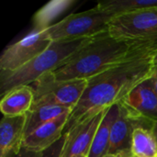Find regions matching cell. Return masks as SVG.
<instances>
[{
	"label": "cell",
	"instance_id": "obj_1",
	"mask_svg": "<svg viewBox=\"0 0 157 157\" xmlns=\"http://www.w3.org/2000/svg\"><path fill=\"white\" fill-rule=\"evenodd\" d=\"M156 51L139 53L89 78L85 92L69 116L63 134L82 120L120 103L139 83L149 77Z\"/></svg>",
	"mask_w": 157,
	"mask_h": 157
},
{
	"label": "cell",
	"instance_id": "obj_2",
	"mask_svg": "<svg viewBox=\"0 0 157 157\" xmlns=\"http://www.w3.org/2000/svg\"><path fill=\"white\" fill-rule=\"evenodd\" d=\"M153 49H157V40H121L106 31L90 38L52 75L58 80H88L131 57Z\"/></svg>",
	"mask_w": 157,
	"mask_h": 157
},
{
	"label": "cell",
	"instance_id": "obj_3",
	"mask_svg": "<svg viewBox=\"0 0 157 157\" xmlns=\"http://www.w3.org/2000/svg\"><path fill=\"white\" fill-rule=\"evenodd\" d=\"M89 39L52 41L43 52L21 68L10 73H0L1 96L15 87L29 86L40 76L53 73L63 66Z\"/></svg>",
	"mask_w": 157,
	"mask_h": 157
},
{
	"label": "cell",
	"instance_id": "obj_4",
	"mask_svg": "<svg viewBox=\"0 0 157 157\" xmlns=\"http://www.w3.org/2000/svg\"><path fill=\"white\" fill-rule=\"evenodd\" d=\"M115 16L96 6L76 14H71L59 22L49 25L46 32L52 41L88 39L109 31Z\"/></svg>",
	"mask_w": 157,
	"mask_h": 157
},
{
	"label": "cell",
	"instance_id": "obj_5",
	"mask_svg": "<svg viewBox=\"0 0 157 157\" xmlns=\"http://www.w3.org/2000/svg\"><path fill=\"white\" fill-rule=\"evenodd\" d=\"M87 80H58L46 74L29 85L34 92L32 106L54 103L74 109L86 90Z\"/></svg>",
	"mask_w": 157,
	"mask_h": 157
},
{
	"label": "cell",
	"instance_id": "obj_6",
	"mask_svg": "<svg viewBox=\"0 0 157 157\" xmlns=\"http://www.w3.org/2000/svg\"><path fill=\"white\" fill-rule=\"evenodd\" d=\"M109 32L121 40L156 41L157 6L115 16Z\"/></svg>",
	"mask_w": 157,
	"mask_h": 157
},
{
	"label": "cell",
	"instance_id": "obj_7",
	"mask_svg": "<svg viewBox=\"0 0 157 157\" xmlns=\"http://www.w3.org/2000/svg\"><path fill=\"white\" fill-rule=\"evenodd\" d=\"M46 28L38 27L18 41L8 45L0 57V73L14 72L43 52L52 43Z\"/></svg>",
	"mask_w": 157,
	"mask_h": 157
},
{
	"label": "cell",
	"instance_id": "obj_8",
	"mask_svg": "<svg viewBox=\"0 0 157 157\" xmlns=\"http://www.w3.org/2000/svg\"><path fill=\"white\" fill-rule=\"evenodd\" d=\"M120 112L113 123L109 155H121L130 152L131 141L133 131L137 127H153V121L138 115L123 102L119 103Z\"/></svg>",
	"mask_w": 157,
	"mask_h": 157
},
{
	"label": "cell",
	"instance_id": "obj_9",
	"mask_svg": "<svg viewBox=\"0 0 157 157\" xmlns=\"http://www.w3.org/2000/svg\"><path fill=\"white\" fill-rule=\"evenodd\" d=\"M106 110L107 109L82 120L65 133L66 140L61 157H87Z\"/></svg>",
	"mask_w": 157,
	"mask_h": 157
},
{
	"label": "cell",
	"instance_id": "obj_10",
	"mask_svg": "<svg viewBox=\"0 0 157 157\" xmlns=\"http://www.w3.org/2000/svg\"><path fill=\"white\" fill-rule=\"evenodd\" d=\"M121 102L138 115L157 121V92L150 76L139 83Z\"/></svg>",
	"mask_w": 157,
	"mask_h": 157
},
{
	"label": "cell",
	"instance_id": "obj_11",
	"mask_svg": "<svg viewBox=\"0 0 157 157\" xmlns=\"http://www.w3.org/2000/svg\"><path fill=\"white\" fill-rule=\"evenodd\" d=\"M27 114L4 117L0 123V157H16L23 148Z\"/></svg>",
	"mask_w": 157,
	"mask_h": 157
},
{
	"label": "cell",
	"instance_id": "obj_12",
	"mask_svg": "<svg viewBox=\"0 0 157 157\" xmlns=\"http://www.w3.org/2000/svg\"><path fill=\"white\" fill-rule=\"evenodd\" d=\"M71 113L64 114L34 130L27 135L23 142V148L40 153L54 144L63 135Z\"/></svg>",
	"mask_w": 157,
	"mask_h": 157
},
{
	"label": "cell",
	"instance_id": "obj_13",
	"mask_svg": "<svg viewBox=\"0 0 157 157\" xmlns=\"http://www.w3.org/2000/svg\"><path fill=\"white\" fill-rule=\"evenodd\" d=\"M34 102V92L30 86L15 87L2 96L0 109L4 117L26 115Z\"/></svg>",
	"mask_w": 157,
	"mask_h": 157
},
{
	"label": "cell",
	"instance_id": "obj_14",
	"mask_svg": "<svg viewBox=\"0 0 157 157\" xmlns=\"http://www.w3.org/2000/svg\"><path fill=\"white\" fill-rule=\"evenodd\" d=\"M120 112L119 103L108 108L97 130L87 157H105L109 154L110 138L113 123Z\"/></svg>",
	"mask_w": 157,
	"mask_h": 157
},
{
	"label": "cell",
	"instance_id": "obj_15",
	"mask_svg": "<svg viewBox=\"0 0 157 157\" xmlns=\"http://www.w3.org/2000/svg\"><path fill=\"white\" fill-rule=\"evenodd\" d=\"M72 109L54 103H44L32 106L27 113V121L25 128V137L36 130L38 127L53 121L64 114L71 113Z\"/></svg>",
	"mask_w": 157,
	"mask_h": 157
},
{
	"label": "cell",
	"instance_id": "obj_16",
	"mask_svg": "<svg viewBox=\"0 0 157 157\" xmlns=\"http://www.w3.org/2000/svg\"><path fill=\"white\" fill-rule=\"evenodd\" d=\"M154 127V126H153ZM153 127H137L132 136L130 152L135 157H157V141Z\"/></svg>",
	"mask_w": 157,
	"mask_h": 157
},
{
	"label": "cell",
	"instance_id": "obj_17",
	"mask_svg": "<svg viewBox=\"0 0 157 157\" xmlns=\"http://www.w3.org/2000/svg\"><path fill=\"white\" fill-rule=\"evenodd\" d=\"M97 6L114 16H119L157 6V0H108L99 2Z\"/></svg>",
	"mask_w": 157,
	"mask_h": 157
},
{
	"label": "cell",
	"instance_id": "obj_18",
	"mask_svg": "<svg viewBox=\"0 0 157 157\" xmlns=\"http://www.w3.org/2000/svg\"><path fill=\"white\" fill-rule=\"evenodd\" d=\"M66 140V134H63L54 144H52L51 147L47 148L46 150L40 153L39 157H61L64 144Z\"/></svg>",
	"mask_w": 157,
	"mask_h": 157
},
{
	"label": "cell",
	"instance_id": "obj_19",
	"mask_svg": "<svg viewBox=\"0 0 157 157\" xmlns=\"http://www.w3.org/2000/svg\"><path fill=\"white\" fill-rule=\"evenodd\" d=\"M39 155H40V153L32 152V151L27 150L25 148H22V150L16 157H39Z\"/></svg>",
	"mask_w": 157,
	"mask_h": 157
},
{
	"label": "cell",
	"instance_id": "obj_20",
	"mask_svg": "<svg viewBox=\"0 0 157 157\" xmlns=\"http://www.w3.org/2000/svg\"><path fill=\"white\" fill-rule=\"evenodd\" d=\"M150 78L152 79L154 86H155V88L157 92V64H155V65L153 64V67H152V70L150 73Z\"/></svg>",
	"mask_w": 157,
	"mask_h": 157
},
{
	"label": "cell",
	"instance_id": "obj_21",
	"mask_svg": "<svg viewBox=\"0 0 157 157\" xmlns=\"http://www.w3.org/2000/svg\"><path fill=\"white\" fill-rule=\"evenodd\" d=\"M153 132H154V133H155V138H156V141H157V121L154 123Z\"/></svg>",
	"mask_w": 157,
	"mask_h": 157
},
{
	"label": "cell",
	"instance_id": "obj_22",
	"mask_svg": "<svg viewBox=\"0 0 157 157\" xmlns=\"http://www.w3.org/2000/svg\"><path fill=\"white\" fill-rule=\"evenodd\" d=\"M121 157H135L134 155H132L131 154V152H127V153H123V154H121Z\"/></svg>",
	"mask_w": 157,
	"mask_h": 157
},
{
	"label": "cell",
	"instance_id": "obj_23",
	"mask_svg": "<svg viewBox=\"0 0 157 157\" xmlns=\"http://www.w3.org/2000/svg\"><path fill=\"white\" fill-rule=\"evenodd\" d=\"M153 64H154V65L157 64V51L154 54V56H153Z\"/></svg>",
	"mask_w": 157,
	"mask_h": 157
},
{
	"label": "cell",
	"instance_id": "obj_24",
	"mask_svg": "<svg viewBox=\"0 0 157 157\" xmlns=\"http://www.w3.org/2000/svg\"><path fill=\"white\" fill-rule=\"evenodd\" d=\"M105 157H121V155H108Z\"/></svg>",
	"mask_w": 157,
	"mask_h": 157
},
{
	"label": "cell",
	"instance_id": "obj_25",
	"mask_svg": "<svg viewBox=\"0 0 157 157\" xmlns=\"http://www.w3.org/2000/svg\"><path fill=\"white\" fill-rule=\"evenodd\" d=\"M77 157H86V156H77Z\"/></svg>",
	"mask_w": 157,
	"mask_h": 157
}]
</instances>
